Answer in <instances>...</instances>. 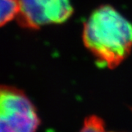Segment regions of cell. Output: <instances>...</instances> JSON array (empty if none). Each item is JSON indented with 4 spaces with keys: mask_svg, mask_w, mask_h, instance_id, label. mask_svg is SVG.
<instances>
[{
    "mask_svg": "<svg viewBox=\"0 0 132 132\" xmlns=\"http://www.w3.org/2000/svg\"><path fill=\"white\" fill-rule=\"evenodd\" d=\"M83 42L101 66L114 68L132 49V24L117 10L102 5L83 27Z\"/></svg>",
    "mask_w": 132,
    "mask_h": 132,
    "instance_id": "6da1fadb",
    "label": "cell"
},
{
    "mask_svg": "<svg viewBox=\"0 0 132 132\" xmlns=\"http://www.w3.org/2000/svg\"><path fill=\"white\" fill-rule=\"evenodd\" d=\"M1 132H35L40 120L34 105L22 90L2 86Z\"/></svg>",
    "mask_w": 132,
    "mask_h": 132,
    "instance_id": "7a4b0ae2",
    "label": "cell"
},
{
    "mask_svg": "<svg viewBox=\"0 0 132 132\" xmlns=\"http://www.w3.org/2000/svg\"><path fill=\"white\" fill-rule=\"evenodd\" d=\"M20 10L19 0H1L0 24L4 26L10 21L17 18Z\"/></svg>",
    "mask_w": 132,
    "mask_h": 132,
    "instance_id": "277c9868",
    "label": "cell"
},
{
    "mask_svg": "<svg viewBox=\"0 0 132 132\" xmlns=\"http://www.w3.org/2000/svg\"><path fill=\"white\" fill-rule=\"evenodd\" d=\"M17 20L22 27L38 29L45 25L62 24L71 17L73 9L70 0H19Z\"/></svg>",
    "mask_w": 132,
    "mask_h": 132,
    "instance_id": "3957f363",
    "label": "cell"
},
{
    "mask_svg": "<svg viewBox=\"0 0 132 132\" xmlns=\"http://www.w3.org/2000/svg\"><path fill=\"white\" fill-rule=\"evenodd\" d=\"M79 132H107L104 121L95 115L90 116L85 119L83 127Z\"/></svg>",
    "mask_w": 132,
    "mask_h": 132,
    "instance_id": "5b68a950",
    "label": "cell"
}]
</instances>
